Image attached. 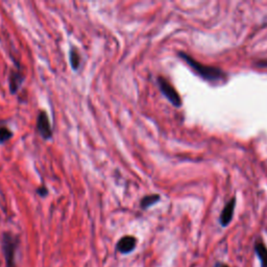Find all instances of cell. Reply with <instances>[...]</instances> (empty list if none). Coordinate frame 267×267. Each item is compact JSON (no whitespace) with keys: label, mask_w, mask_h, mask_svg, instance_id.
I'll use <instances>...</instances> for the list:
<instances>
[{"label":"cell","mask_w":267,"mask_h":267,"mask_svg":"<svg viewBox=\"0 0 267 267\" xmlns=\"http://www.w3.org/2000/svg\"><path fill=\"white\" fill-rule=\"evenodd\" d=\"M255 250L258 258L260 259L261 267H267V248L262 242H257L255 246Z\"/></svg>","instance_id":"cell-8"},{"label":"cell","mask_w":267,"mask_h":267,"mask_svg":"<svg viewBox=\"0 0 267 267\" xmlns=\"http://www.w3.org/2000/svg\"><path fill=\"white\" fill-rule=\"evenodd\" d=\"M159 201H160V196L158 194H150L142 198L140 205L142 209H147L150 207V205L157 204Z\"/></svg>","instance_id":"cell-9"},{"label":"cell","mask_w":267,"mask_h":267,"mask_svg":"<svg viewBox=\"0 0 267 267\" xmlns=\"http://www.w3.org/2000/svg\"><path fill=\"white\" fill-rule=\"evenodd\" d=\"M22 81H23V76L20 72L12 71L10 76V89L12 93H16V91L20 88Z\"/></svg>","instance_id":"cell-7"},{"label":"cell","mask_w":267,"mask_h":267,"mask_svg":"<svg viewBox=\"0 0 267 267\" xmlns=\"http://www.w3.org/2000/svg\"><path fill=\"white\" fill-rule=\"evenodd\" d=\"M20 240L17 236L12 233H3L2 235V250L5 260V267H17L16 265V251L19 246Z\"/></svg>","instance_id":"cell-2"},{"label":"cell","mask_w":267,"mask_h":267,"mask_svg":"<svg viewBox=\"0 0 267 267\" xmlns=\"http://www.w3.org/2000/svg\"><path fill=\"white\" fill-rule=\"evenodd\" d=\"M37 128L39 131V134L43 137L44 139H50L52 136V129L50 126V122L48 119L47 114L41 111L39 116H38V121H37Z\"/></svg>","instance_id":"cell-4"},{"label":"cell","mask_w":267,"mask_h":267,"mask_svg":"<svg viewBox=\"0 0 267 267\" xmlns=\"http://www.w3.org/2000/svg\"><path fill=\"white\" fill-rule=\"evenodd\" d=\"M218 267H228L227 265H220V266H218Z\"/></svg>","instance_id":"cell-13"},{"label":"cell","mask_w":267,"mask_h":267,"mask_svg":"<svg viewBox=\"0 0 267 267\" xmlns=\"http://www.w3.org/2000/svg\"><path fill=\"white\" fill-rule=\"evenodd\" d=\"M179 55L204 80L208 81V82H216L224 81L226 79V74L223 70H221L220 68L203 65L201 63H198L197 61H195L193 58L186 55V53H184V52H180Z\"/></svg>","instance_id":"cell-1"},{"label":"cell","mask_w":267,"mask_h":267,"mask_svg":"<svg viewBox=\"0 0 267 267\" xmlns=\"http://www.w3.org/2000/svg\"><path fill=\"white\" fill-rule=\"evenodd\" d=\"M137 246V239L134 236H123L117 242V250L122 255L131 254L135 250Z\"/></svg>","instance_id":"cell-5"},{"label":"cell","mask_w":267,"mask_h":267,"mask_svg":"<svg viewBox=\"0 0 267 267\" xmlns=\"http://www.w3.org/2000/svg\"><path fill=\"white\" fill-rule=\"evenodd\" d=\"M235 205H236V200H235V198H232V200L226 205V207L224 208L223 212H221L219 221H220V224L223 226H226L232 221Z\"/></svg>","instance_id":"cell-6"},{"label":"cell","mask_w":267,"mask_h":267,"mask_svg":"<svg viewBox=\"0 0 267 267\" xmlns=\"http://www.w3.org/2000/svg\"><path fill=\"white\" fill-rule=\"evenodd\" d=\"M37 192H38V194H40L41 196L44 197V196L47 195V189L45 187H40L39 189L37 190Z\"/></svg>","instance_id":"cell-12"},{"label":"cell","mask_w":267,"mask_h":267,"mask_svg":"<svg viewBox=\"0 0 267 267\" xmlns=\"http://www.w3.org/2000/svg\"><path fill=\"white\" fill-rule=\"evenodd\" d=\"M158 83H159L160 90H161V92L163 93V95L167 99H168V101L174 106L180 108V106L182 105V101H181L180 95L177 92V90H175L164 78H159L158 79Z\"/></svg>","instance_id":"cell-3"},{"label":"cell","mask_w":267,"mask_h":267,"mask_svg":"<svg viewBox=\"0 0 267 267\" xmlns=\"http://www.w3.org/2000/svg\"><path fill=\"white\" fill-rule=\"evenodd\" d=\"M70 63H71V66L74 70L78 69L79 66H80L81 58H80L79 52L76 51L75 48H72V50L70 51Z\"/></svg>","instance_id":"cell-10"},{"label":"cell","mask_w":267,"mask_h":267,"mask_svg":"<svg viewBox=\"0 0 267 267\" xmlns=\"http://www.w3.org/2000/svg\"><path fill=\"white\" fill-rule=\"evenodd\" d=\"M13 137V133L5 126H0V143L6 142Z\"/></svg>","instance_id":"cell-11"}]
</instances>
